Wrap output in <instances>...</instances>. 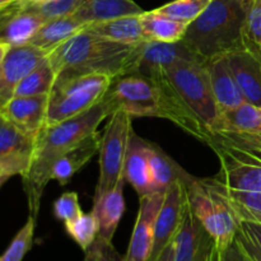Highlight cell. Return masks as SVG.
Returning a JSON list of instances; mask_svg holds the SVG:
<instances>
[{"label":"cell","instance_id":"8992f818","mask_svg":"<svg viewBox=\"0 0 261 261\" xmlns=\"http://www.w3.org/2000/svg\"><path fill=\"white\" fill-rule=\"evenodd\" d=\"M194 114L212 134L222 130V112L217 105L205 63L180 61L162 66Z\"/></svg>","mask_w":261,"mask_h":261},{"label":"cell","instance_id":"5b68a950","mask_svg":"<svg viewBox=\"0 0 261 261\" xmlns=\"http://www.w3.org/2000/svg\"><path fill=\"white\" fill-rule=\"evenodd\" d=\"M106 74L91 73L60 76L48 94L46 125H55L88 111L102 101L111 86Z\"/></svg>","mask_w":261,"mask_h":261},{"label":"cell","instance_id":"1f68e13d","mask_svg":"<svg viewBox=\"0 0 261 261\" xmlns=\"http://www.w3.org/2000/svg\"><path fill=\"white\" fill-rule=\"evenodd\" d=\"M211 2L212 0H175L154 10L178 22L190 24L206 9Z\"/></svg>","mask_w":261,"mask_h":261},{"label":"cell","instance_id":"9c48e42d","mask_svg":"<svg viewBox=\"0 0 261 261\" xmlns=\"http://www.w3.org/2000/svg\"><path fill=\"white\" fill-rule=\"evenodd\" d=\"M145 75L149 76L154 83L158 94V106H160V117L172 121L184 132L189 133L196 139L209 144L213 134L208 127L200 121L193 110L186 105L181 94L170 81L163 68H152L145 70Z\"/></svg>","mask_w":261,"mask_h":261},{"label":"cell","instance_id":"b9f144b4","mask_svg":"<svg viewBox=\"0 0 261 261\" xmlns=\"http://www.w3.org/2000/svg\"><path fill=\"white\" fill-rule=\"evenodd\" d=\"M9 48H10L9 45L0 42V68H2L3 63H4V59H5V56H7Z\"/></svg>","mask_w":261,"mask_h":261},{"label":"cell","instance_id":"ee69618b","mask_svg":"<svg viewBox=\"0 0 261 261\" xmlns=\"http://www.w3.org/2000/svg\"><path fill=\"white\" fill-rule=\"evenodd\" d=\"M27 3H30V4L32 5H40V4H43V3L48 2V0H25Z\"/></svg>","mask_w":261,"mask_h":261},{"label":"cell","instance_id":"44dd1931","mask_svg":"<svg viewBox=\"0 0 261 261\" xmlns=\"http://www.w3.org/2000/svg\"><path fill=\"white\" fill-rule=\"evenodd\" d=\"M149 142L138 137L133 130L130 135L129 147L124 166L125 181L130 184L139 198L152 194V177H150L149 158H148Z\"/></svg>","mask_w":261,"mask_h":261},{"label":"cell","instance_id":"e0dca14e","mask_svg":"<svg viewBox=\"0 0 261 261\" xmlns=\"http://www.w3.org/2000/svg\"><path fill=\"white\" fill-rule=\"evenodd\" d=\"M227 58L245 101L261 106V50L245 46Z\"/></svg>","mask_w":261,"mask_h":261},{"label":"cell","instance_id":"4dcf8cb0","mask_svg":"<svg viewBox=\"0 0 261 261\" xmlns=\"http://www.w3.org/2000/svg\"><path fill=\"white\" fill-rule=\"evenodd\" d=\"M65 231L84 252L98 237V223L92 213H82L76 218L65 222Z\"/></svg>","mask_w":261,"mask_h":261},{"label":"cell","instance_id":"8fae6325","mask_svg":"<svg viewBox=\"0 0 261 261\" xmlns=\"http://www.w3.org/2000/svg\"><path fill=\"white\" fill-rule=\"evenodd\" d=\"M46 22L35 5L14 0L0 9V42L9 46L27 45Z\"/></svg>","mask_w":261,"mask_h":261},{"label":"cell","instance_id":"e575fe53","mask_svg":"<svg viewBox=\"0 0 261 261\" xmlns=\"http://www.w3.org/2000/svg\"><path fill=\"white\" fill-rule=\"evenodd\" d=\"M83 0H48L43 4L35 5L46 20L73 15L81 7Z\"/></svg>","mask_w":261,"mask_h":261},{"label":"cell","instance_id":"ffe728a7","mask_svg":"<svg viewBox=\"0 0 261 261\" xmlns=\"http://www.w3.org/2000/svg\"><path fill=\"white\" fill-rule=\"evenodd\" d=\"M124 184L125 178H121L114 188L102 194L99 198L93 199L92 213L98 223V237L103 241L112 242L115 232L124 216Z\"/></svg>","mask_w":261,"mask_h":261},{"label":"cell","instance_id":"7bdbcfd3","mask_svg":"<svg viewBox=\"0 0 261 261\" xmlns=\"http://www.w3.org/2000/svg\"><path fill=\"white\" fill-rule=\"evenodd\" d=\"M8 178H10L9 173H8L4 168L0 167V188H2V185L8 180Z\"/></svg>","mask_w":261,"mask_h":261},{"label":"cell","instance_id":"d6986e66","mask_svg":"<svg viewBox=\"0 0 261 261\" xmlns=\"http://www.w3.org/2000/svg\"><path fill=\"white\" fill-rule=\"evenodd\" d=\"M180 61H198L206 63L204 58L196 54L184 40L177 42H157L143 41L142 64L139 71L144 73L152 68L173 65Z\"/></svg>","mask_w":261,"mask_h":261},{"label":"cell","instance_id":"7c38bea8","mask_svg":"<svg viewBox=\"0 0 261 261\" xmlns=\"http://www.w3.org/2000/svg\"><path fill=\"white\" fill-rule=\"evenodd\" d=\"M188 204V190L182 181L173 182L166 190L163 204L155 222L154 241L149 261H154L161 252L175 240L182 222L184 212Z\"/></svg>","mask_w":261,"mask_h":261},{"label":"cell","instance_id":"836d02e7","mask_svg":"<svg viewBox=\"0 0 261 261\" xmlns=\"http://www.w3.org/2000/svg\"><path fill=\"white\" fill-rule=\"evenodd\" d=\"M245 43L255 50H261V0H254L247 10Z\"/></svg>","mask_w":261,"mask_h":261},{"label":"cell","instance_id":"d4e9b609","mask_svg":"<svg viewBox=\"0 0 261 261\" xmlns=\"http://www.w3.org/2000/svg\"><path fill=\"white\" fill-rule=\"evenodd\" d=\"M86 27L87 23L82 22L74 15L46 20L30 41V45L48 54L59 45L68 41L69 38L84 31Z\"/></svg>","mask_w":261,"mask_h":261},{"label":"cell","instance_id":"30bf717a","mask_svg":"<svg viewBox=\"0 0 261 261\" xmlns=\"http://www.w3.org/2000/svg\"><path fill=\"white\" fill-rule=\"evenodd\" d=\"M173 242L175 261H223V251L198 221L189 200Z\"/></svg>","mask_w":261,"mask_h":261},{"label":"cell","instance_id":"bcb514c9","mask_svg":"<svg viewBox=\"0 0 261 261\" xmlns=\"http://www.w3.org/2000/svg\"><path fill=\"white\" fill-rule=\"evenodd\" d=\"M242 2H245V3H249V4H251V3L254 2V0H242Z\"/></svg>","mask_w":261,"mask_h":261},{"label":"cell","instance_id":"9a60e30c","mask_svg":"<svg viewBox=\"0 0 261 261\" xmlns=\"http://www.w3.org/2000/svg\"><path fill=\"white\" fill-rule=\"evenodd\" d=\"M166 193V191H165ZM165 193H152L140 198L137 221L125 256L133 261H149L154 241L155 222Z\"/></svg>","mask_w":261,"mask_h":261},{"label":"cell","instance_id":"484cf974","mask_svg":"<svg viewBox=\"0 0 261 261\" xmlns=\"http://www.w3.org/2000/svg\"><path fill=\"white\" fill-rule=\"evenodd\" d=\"M143 13L144 10L133 0H83L73 15L89 24L126 15H140Z\"/></svg>","mask_w":261,"mask_h":261},{"label":"cell","instance_id":"277c9868","mask_svg":"<svg viewBox=\"0 0 261 261\" xmlns=\"http://www.w3.org/2000/svg\"><path fill=\"white\" fill-rule=\"evenodd\" d=\"M188 200L193 213L222 251L236 239L240 219L212 178L194 177L186 184Z\"/></svg>","mask_w":261,"mask_h":261},{"label":"cell","instance_id":"2e32d148","mask_svg":"<svg viewBox=\"0 0 261 261\" xmlns=\"http://www.w3.org/2000/svg\"><path fill=\"white\" fill-rule=\"evenodd\" d=\"M47 105L48 94L12 97L0 109V115L13 122L25 134L36 138L46 125Z\"/></svg>","mask_w":261,"mask_h":261},{"label":"cell","instance_id":"3957f363","mask_svg":"<svg viewBox=\"0 0 261 261\" xmlns=\"http://www.w3.org/2000/svg\"><path fill=\"white\" fill-rule=\"evenodd\" d=\"M251 4L242 0H212L188 25L182 40L205 60L245 47V20Z\"/></svg>","mask_w":261,"mask_h":261},{"label":"cell","instance_id":"4316f807","mask_svg":"<svg viewBox=\"0 0 261 261\" xmlns=\"http://www.w3.org/2000/svg\"><path fill=\"white\" fill-rule=\"evenodd\" d=\"M144 41L157 42H177L185 36L188 25L172 18L163 15L155 10L144 12L140 14Z\"/></svg>","mask_w":261,"mask_h":261},{"label":"cell","instance_id":"7402d4cb","mask_svg":"<svg viewBox=\"0 0 261 261\" xmlns=\"http://www.w3.org/2000/svg\"><path fill=\"white\" fill-rule=\"evenodd\" d=\"M101 138L102 134L97 130L61 155L51 171V180L58 181L61 186H65L71 177L99 152Z\"/></svg>","mask_w":261,"mask_h":261},{"label":"cell","instance_id":"ab89813d","mask_svg":"<svg viewBox=\"0 0 261 261\" xmlns=\"http://www.w3.org/2000/svg\"><path fill=\"white\" fill-rule=\"evenodd\" d=\"M154 261H175V242H171Z\"/></svg>","mask_w":261,"mask_h":261},{"label":"cell","instance_id":"d6a6232c","mask_svg":"<svg viewBox=\"0 0 261 261\" xmlns=\"http://www.w3.org/2000/svg\"><path fill=\"white\" fill-rule=\"evenodd\" d=\"M35 228L36 218L30 216L24 226L17 232L7 250L0 255V261H23L27 252L32 247Z\"/></svg>","mask_w":261,"mask_h":261},{"label":"cell","instance_id":"5bb4252c","mask_svg":"<svg viewBox=\"0 0 261 261\" xmlns=\"http://www.w3.org/2000/svg\"><path fill=\"white\" fill-rule=\"evenodd\" d=\"M36 138L30 137L0 115V167L12 176H23L30 167Z\"/></svg>","mask_w":261,"mask_h":261},{"label":"cell","instance_id":"f35d334b","mask_svg":"<svg viewBox=\"0 0 261 261\" xmlns=\"http://www.w3.org/2000/svg\"><path fill=\"white\" fill-rule=\"evenodd\" d=\"M111 245V242L103 241L102 239L97 237L91 247L86 251V256L83 261H106L107 249Z\"/></svg>","mask_w":261,"mask_h":261},{"label":"cell","instance_id":"cb8c5ba5","mask_svg":"<svg viewBox=\"0 0 261 261\" xmlns=\"http://www.w3.org/2000/svg\"><path fill=\"white\" fill-rule=\"evenodd\" d=\"M84 31L94 36L112 41V42L139 43L144 41L140 15H126V17L114 18V19L93 22L87 24Z\"/></svg>","mask_w":261,"mask_h":261},{"label":"cell","instance_id":"f1b7e54d","mask_svg":"<svg viewBox=\"0 0 261 261\" xmlns=\"http://www.w3.org/2000/svg\"><path fill=\"white\" fill-rule=\"evenodd\" d=\"M212 180L214 181L219 191L226 196L240 222H255L261 224V191L233 190L221 185L213 177Z\"/></svg>","mask_w":261,"mask_h":261},{"label":"cell","instance_id":"d590c367","mask_svg":"<svg viewBox=\"0 0 261 261\" xmlns=\"http://www.w3.org/2000/svg\"><path fill=\"white\" fill-rule=\"evenodd\" d=\"M83 213L79 205L78 194L65 193L58 198L54 203V216L59 221L65 222L71 221Z\"/></svg>","mask_w":261,"mask_h":261},{"label":"cell","instance_id":"60d3db41","mask_svg":"<svg viewBox=\"0 0 261 261\" xmlns=\"http://www.w3.org/2000/svg\"><path fill=\"white\" fill-rule=\"evenodd\" d=\"M106 261H133V260L127 259L126 256H120V255L117 254L116 250L114 249V246H112V244H111L109 246V249H107Z\"/></svg>","mask_w":261,"mask_h":261},{"label":"cell","instance_id":"f546056e","mask_svg":"<svg viewBox=\"0 0 261 261\" xmlns=\"http://www.w3.org/2000/svg\"><path fill=\"white\" fill-rule=\"evenodd\" d=\"M56 82V74L53 66L46 60L42 64L33 69L28 75L20 81L14 91L13 97H28L41 96V94H50L54 84Z\"/></svg>","mask_w":261,"mask_h":261},{"label":"cell","instance_id":"52a82bcc","mask_svg":"<svg viewBox=\"0 0 261 261\" xmlns=\"http://www.w3.org/2000/svg\"><path fill=\"white\" fill-rule=\"evenodd\" d=\"M99 145V176L94 199L114 188L124 177V166L133 133V117L122 110H116L109 117Z\"/></svg>","mask_w":261,"mask_h":261},{"label":"cell","instance_id":"74e56055","mask_svg":"<svg viewBox=\"0 0 261 261\" xmlns=\"http://www.w3.org/2000/svg\"><path fill=\"white\" fill-rule=\"evenodd\" d=\"M223 261H261V259L236 236L231 246L223 251Z\"/></svg>","mask_w":261,"mask_h":261},{"label":"cell","instance_id":"4fadbf2b","mask_svg":"<svg viewBox=\"0 0 261 261\" xmlns=\"http://www.w3.org/2000/svg\"><path fill=\"white\" fill-rule=\"evenodd\" d=\"M47 54L35 46H10L0 68V109L14 96V91L25 75L46 60Z\"/></svg>","mask_w":261,"mask_h":261},{"label":"cell","instance_id":"f6af8a7d","mask_svg":"<svg viewBox=\"0 0 261 261\" xmlns=\"http://www.w3.org/2000/svg\"><path fill=\"white\" fill-rule=\"evenodd\" d=\"M13 2H14V0H0V9L5 8V7H7V5L12 4Z\"/></svg>","mask_w":261,"mask_h":261},{"label":"cell","instance_id":"ba28073f","mask_svg":"<svg viewBox=\"0 0 261 261\" xmlns=\"http://www.w3.org/2000/svg\"><path fill=\"white\" fill-rule=\"evenodd\" d=\"M111 114L122 110L134 117H160L158 94L152 79L145 74H125L114 78L103 98Z\"/></svg>","mask_w":261,"mask_h":261},{"label":"cell","instance_id":"8d00e7d4","mask_svg":"<svg viewBox=\"0 0 261 261\" xmlns=\"http://www.w3.org/2000/svg\"><path fill=\"white\" fill-rule=\"evenodd\" d=\"M237 237L261 259V224L255 222H244L240 223Z\"/></svg>","mask_w":261,"mask_h":261},{"label":"cell","instance_id":"ac0fdd59","mask_svg":"<svg viewBox=\"0 0 261 261\" xmlns=\"http://www.w3.org/2000/svg\"><path fill=\"white\" fill-rule=\"evenodd\" d=\"M212 89L221 112L229 111L245 103V97L232 74L227 55L214 56L206 60Z\"/></svg>","mask_w":261,"mask_h":261},{"label":"cell","instance_id":"7a4b0ae2","mask_svg":"<svg viewBox=\"0 0 261 261\" xmlns=\"http://www.w3.org/2000/svg\"><path fill=\"white\" fill-rule=\"evenodd\" d=\"M143 42H112L82 31L47 54L56 79L81 74H106L112 79L139 71Z\"/></svg>","mask_w":261,"mask_h":261},{"label":"cell","instance_id":"603a6c76","mask_svg":"<svg viewBox=\"0 0 261 261\" xmlns=\"http://www.w3.org/2000/svg\"><path fill=\"white\" fill-rule=\"evenodd\" d=\"M152 193H165L173 182L182 181L189 184L194 178L176 161H173L162 148L149 142L148 148Z\"/></svg>","mask_w":261,"mask_h":261},{"label":"cell","instance_id":"83f0119b","mask_svg":"<svg viewBox=\"0 0 261 261\" xmlns=\"http://www.w3.org/2000/svg\"><path fill=\"white\" fill-rule=\"evenodd\" d=\"M221 132L261 135V106L245 102L222 114Z\"/></svg>","mask_w":261,"mask_h":261},{"label":"cell","instance_id":"6da1fadb","mask_svg":"<svg viewBox=\"0 0 261 261\" xmlns=\"http://www.w3.org/2000/svg\"><path fill=\"white\" fill-rule=\"evenodd\" d=\"M110 115L111 110L102 99L88 111L59 124L48 125L38 133L30 167L22 176L30 216L33 218L37 217L41 198L46 185L51 180V171L59 158L84 138L97 132L99 124Z\"/></svg>","mask_w":261,"mask_h":261}]
</instances>
